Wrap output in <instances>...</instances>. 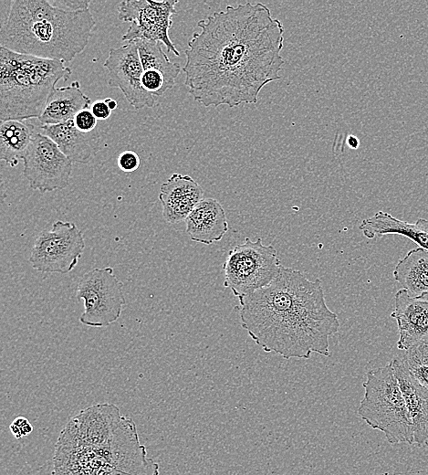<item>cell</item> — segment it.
Returning <instances> with one entry per match:
<instances>
[{"label":"cell","mask_w":428,"mask_h":475,"mask_svg":"<svg viewBox=\"0 0 428 475\" xmlns=\"http://www.w3.org/2000/svg\"><path fill=\"white\" fill-rule=\"evenodd\" d=\"M184 51V84L204 107L256 103L279 79L284 26L262 3L227 5L197 23Z\"/></svg>","instance_id":"obj_1"},{"label":"cell","mask_w":428,"mask_h":475,"mask_svg":"<svg viewBox=\"0 0 428 475\" xmlns=\"http://www.w3.org/2000/svg\"><path fill=\"white\" fill-rule=\"evenodd\" d=\"M241 326L266 353L285 359L329 357V338L339 332L338 315L329 310L320 279L282 267L265 288L239 300Z\"/></svg>","instance_id":"obj_2"},{"label":"cell","mask_w":428,"mask_h":475,"mask_svg":"<svg viewBox=\"0 0 428 475\" xmlns=\"http://www.w3.org/2000/svg\"><path fill=\"white\" fill-rule=\"evenodd\" d=\"M51 475H160L134 420L111 403L81 409L60 431Z\"/></svg>","instance_id":"obj_3"},{"label":"cell","mask_w":428,"mask_h":475,"mask_svg":"<svg viewBox=\"0 0 428 475\" xmlns=\"http://www.w3.org/2000/svg\"><path fill=\"white\" fill-rule=\"evenodd\" d=\"M95 24L89 9L68 11L47 0H14L0 44L19 54L70 62L88 46Z\"/></svg>","instance_id":"obj_4"},{"label":"cell","mask_w":428,"mask_h":475,"mask_svg":"<svg viewBox=\"0 0 428 475\" xmlns=\"http://www.w3.org/2000/svg\"><path fill=\"white\" fill-rule=\"evenodd\" d=\"M71 73L62 60L19 54L1 47V121L38 119L57 81L68 80Z\"/></svg>","instance_id":"obj_5"},{"label":"cell","mask_w":428,"mask_h":475,"mask_svg":"<svg viewBox=\"0 0 428 475\" xmlns=\"http://www.w3.org/2000/svg\"><path fill=\"white\" fill-rule=\"evenodd\" d=\"M364 396L358 414L381 431L391 445L414 444L413 427L391 363L370 370L363 382Z\"/></svg>","instance_id":"obj_6"},{"label":"cell","mask_w":428,"mask_h":475,"mask_svg":"<svg viewBox=\"0 0 428 475\" xmlns=\"http://www.w3.org/2000/svg\"><path fill=\"white\" fill-rule=\"evenodd\" d=\"M282 267L273 245H264L260 238H245L228 251L223 263L224 286L242 300L269 285Z\"/></svg>","instance_id":"obj_7"},{"label":"cell","mask_w":428,"mask_h":475,"mask_svg":"<svg viewBox=\"0 0 428 475\" xmlns=\"http://www.w3.org/2000/svg\"><path fill=\"white\" fill-rule=\"evenodd\" d=\"M76 298L84 302L79 322L89 327H106L120 319L125 305L123 283L110 267L95 268L79 280Z\"/></svg>","instance_id":"obj_8"},{"label":"cell","mask_w":428,"mask_h":475,"mask_svg":"<svg viewBox=\"0 0 428 475\" xmlns=\"http://www.w3.org/2000/svg\"><path fill=\"white\" fill-rule=\"evenodd\" d=\"M84 248V237L77 225L57 220L51 229L38 234L28 260L36 270L67 274L78 265Z\"/></svg>","instance_id":"obj_9"},{"label":"cell","mask_w":428,"mask_h":475,"mask_svg":"<svg viewBox=\"0 0 428 475\" xmlns=\"http://www.w3.org/2000/svg\"><path fill=\"white\" fill-rule=\"evenodd\" d=\"M177 0L150 1L125 0L118 7V18L122 22H130L123 41L140 39L152 40L163 44L167 50L179 57L180 52L169 37L172 26V16L177 13Z\"/></svg>","instance_id":"obj_10"},{"label":"cell","mask_w":428,"mask_h":475,"mask_svg":"<svg viewBox=\"0 0 428 475\" xmlns=\"http://www.w3.org/2000/svg\"><path fill=\"white\" fill-rule=\"evenodd\" d=\"M23 174L33 190H62L69 184L72 163L47 136L37 132L23 158Z\"/></svg>","instance_id":"obj_11"},{"label":"cell","mask_w":428,"mask_h":475,"mask_svg":"<svg viewBox=\"0 0 428 475\" xmlns=\"http://www.w3.org/2000/svg\"><path fill=\"white\" fill-rule=\"evenodd\" d=\"M103 66L108 70L109 86L119 88L136 110L155 105V96L146 91L141 84L143 69L135 41L111 48Z\"/></svg>","instance_id":"obj_12"},{"label":"cell","mask_w":428,"mask_h":475,"mask_svg":"<svg viewBox=\"0 0 428 475\" xmlns=\"http://www.w3.org/2000/svg\"><path fill=\"white\" fill-rule=\"evenodd\" d=\"M391 317L397 322L399 350L406 351L428 337V291L411 296L405 289L399 290L394 296Z\"/></svg>","instance_id":"obj_13"},{"label":"cell","mask_w":428,"mask_h":475,"mask_svg":"<svg viewBox=\"0 0 428 475\" xmlns=\"http://www.w3.org/2000/svg\"><path fill=\"white\" fill-rule=\"evenodd\" d=\"M140 59L143 69L141 84L153 96H162L175 85L182 68L179 63L169 59L161 43L152 40H136Z\"/></svg>","instance_id":"obj_14"},{"label":"cell","mask_w":428,"mask_h":475,"mask_svg":"<svg viewBox=\"0 0 428 475\" xmlns=\"http://www.w3.org/2000/svg\"><path fill=\"white\" fill-rule=\"evenodd\" d=\"M203 198V188L188 174H172L160 187L162 216L170 224L185 220Z\"/></svg>","instance_id":"obj_15"},{"label":"cell","mask_w":428,"mask_h":475,"mask_svg":"<svg viewBox=\"0 0 428 475\" xmlns=\"http://www.w3.org/2000/svg\"><path fill=\"white\" fill-rule=\"evenodd\" d=\"M391 363L412 421L414 444L422 447L428 439V389L415 379L402 358L394 357Z\"/></svg>","instance_id":"obj_16"},{"label":"cell","mask_w":428,"mask_h":475,"mask_svg":"<svg viewBox=\"0 0 428 475\" xmlns=\"http://www.w3.org/2000/svg\"><path fill=\"white\" fill-rule=\"evenodd\" d=\"M38 130L74 163L87 164L101 149L99 132L95 130L90 132L79 131L73 119L54 125H41Z\"/></svg>","instance_id":"obj_17"},{"label":"cell","mask_w":428,"mask_h":475,"mask_svg":"<svg viewBox=\"0 0 428 475\" xmlns=\"http://www.w3.org/2000/svg\"><path fill=\"white\" fill-rule=\"evenodd\" d=\"M186 233L193 241L211 245L228 231V221L222 205L214 198H203L185 219Z\"/></svg>","instance_id":"obj_18"},{"label":"cell","mask_w":428,"mask_h":475,"mask_svg":"<svg viewBox=\"0 0 428 475\" xmlns=\"http://www.w3.org/2000/svg\"><path fill=\"white\" fill-rule=\"evenodd\" d=\"M360 230L369 239L385 235H401L428 250V219L425 218H419L415 223H409L400 220L387 212L378 211L372 216L362 220Z\"/></svg>","instance_id":"obj_19"},{"label":"cell","mask_w":428,"mask_h":475,"mask_svg":"<svg viewBox=\"0 0 428 475\" xmlns=\"http://www.w3.org/2000/svg\"><path fill=\"white\" fill-rule=\"evenodd\" d=\"M91 104V100L82 92L79 82L75 80L54 90L38 121L41 125L58 124L72 120L78 111L90 108Z\"/></svg>","instance_id":"obj_20"},{"label":"cell","mask_w":428,"mask_h":475,"mask_svg":"<svg viewBox=\"0 0 428 475\" xmlns=\"http://www.w3.org/2000/svg\"><path fill=\"white\" fill-rule=\"evenodd\" d=\"M394 280L411 296L428 291V250L421 247L411 249L393 270Z\"/></svg>","instance_id":"obj_21"},{"label":"cell","mask_w":428,"mask_h":475,"mask_svg":"<svg viewBox=\"0 0 428 475\" xmlns=\"http://www.w3.org/2000/svg\"><path fill=\"white\" fill-rule=\"evenodd\" d=\"M37 132V128L26 121H1L0 159L11 167H16Z\"/></svg>","instance_id":"obj_22"},{"label":"cell","mask_w":428,"mask_h":475,"mask_svg":"<svg viewBox=\"0 0 428 475\" xmlns=\"http://www.w3.org/2000/svg\"><path fill=\"white\" fill-rule=\"evenodd\" d=\"M402 360L415 379L428 389V337L404 351Z\"/></svg>","instance_id":"obj_23"},{"label":"cell","mask_w":428,"mask_h":475,"mask_svg":"<svg viewBox=\"0 0 428 475\" xmlns=\"http://www.w3.org/2000/svg\"><path fill=\"white\" fill-rule=\"evenodd\" d=\"M76 127L83 132H90L95 130L98 120L90 111V108L83 109L73 118Z\"/></svg>","instance_id":"obj_24"},{"label":"cell","mask_w":428,"mask_h":475,"mask_svg":"<svg viewBox=\"0 0 428 475\" xmlns=\"http://www.w3.org/2000/svg\"><path fill=\"white\" fill-rule=\"evenodd\" d=\"M119 168L126 173L137 170L141 164L140 156L131 150H127L120 153L117 159Z\"/></svg>","instance_id":"obj_25"},{"label":"cell","mask_w":428,"mask_h":475,"mask_svg":"<svg viewBox=\"0 0 428 475\" xmlns=\"http://www.w3.org/2000/svg\"><path fill=\"white\" fill-rule=\"evenodd\" d=\"M49 3L60 9L68 11H82L89 10L90 1L87 0H66V1H49Z\"/></svg>","instance_id":"obj_26"},{"label":"cell","mask_w":428,"mask_h":475,"mask_svg":"<svg viewBox=\"0 0 428 475\" xmlns=\"http://www.w3.org/2000/svg\"><path fill=\"white\" fill-rule=\"evenodd\" d=\"M90 111L98 121H103L110 117L112 110L105 99L94 101L90 106Z\"/></svg>","instance_id":"obj_27"},{"label":"cell","mask_w":428,"mask_h":475,"mask_svg":"<svg viewBox=\"0 0 428 475\" xmlns=\"http://www.w3.org/2000/svg\"><path fill=\"white\" fill-rule=\"evenodd\" d=\"M12 423L18 428L22 437L27 436L33 431L31 423L25 417H17Z\"/></svg>","instance_id":"obj_28"},{"label":"cell","mask_w":428,"mask_h":475,"mask_svg":"<svg viewBox=\"0 0 428 475\" xmlns=\"http://www.w3.org/2000/svg\"><path fill=\"white\" fill-rule=\"evenodd\" d=\"M348 144L352 149H357L359 147V140L355 136H350L348 139Z\"/></svg>","instance_id":"obj_29"},{"label":"cell","mask_w":428,"mask_h":475,"mask_svg":"<svg viewBox=\"0 0 428 475\" xmlns=\"http://www.w3.org/2000/svg\"><path fill=\"white\" fill-rule=\"evenodd\" d=\"M106 100L111 110H114L118 106V102L113 99L107 98Z\"/></svg>","instance_id":"obj_30"},{"label":"cell","mask_w":428,"mask_h":475,"mask_svg":"<svg viewBox=\"0 0 428 475\" xmlns=\"http://www.w3.org/2000/svg\"><path fill=\"white\" fill-rule=\"evenodd\" d=\"M425 445H426V446H427V448H428V439H427V441L425 442Z\"/></svg>","instance_id":"obj_31"}]
</instances>
